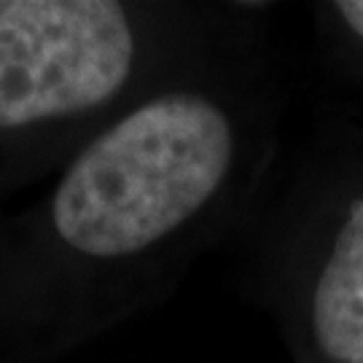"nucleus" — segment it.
<instances>
[{"instance_id": "f257e3e1", "label": "nucleus", "mask_w": 363, "mask_h": 363, "mask_svg": "<svg viewBox=\"0 0 363 363\" xmlns=\"http://www.w3.org/2000/svg\"><path fill=\"white\" fill-rule=\"evenodd\" d=\"M232 151L229 121L210 100L156 97L73 162L54 194V226L86 256L138 253L218 191Z\"/></svg>"}, {"instance_id": "f03ea898", "label": "nucleus", "mask_w": 363, "mask_h": 363, "mask_svg": "<svg viewBox=\"0 0 363 363\" xmlns=\"http://www.w3.org/2000/svg\"><path fill=\"white\" fill-rule=\"evenodd\" d=\"M135 38L111 0H11L0 6V130L78 113L130 78Z\"/></svg>"}, {"instance_id": "7ed1b4c3", "label": "nucleus", "mask_w": 363, "mask_h": 363, "mask_svg": "<svg viewBox=\"0 0 363 363\" xmlns=\"http://www.w3.org/2000/svg\"><path fill=\"white\" fill-rule=\"evenodd\" d=\"M312 334L331 363H363V194L350 205L318 274Z\"/></svg>"}, {"instance_id": "20e7f679", "label": "nucleus", "mask_w": 363, "mask_h": 363, "mask_svg": "<svg viewBox=\"0 0 363 363\" xmlns=\"http://www.w3.org/2000/svg\"><path fill=\"white\" fill-rule=\"evenodd\" d=\"M337 11L345 19V25L350 27V33L363 40V0H342L337 3Z\"/></svg>"}, {"instance_id": "39448f33", "label": "nucleus", "mask_w": 363, "mask_h": 363, "mask_svg": "<svg viewBox=\"0 0 363 363\" xmlns=\"http://www.w3.org/2000/svg\"><path fill=\"white\" fill-rule=\"evenodd\" d=\"M0 6H3V3H0Z\"/></svg>"}]
</instances>
